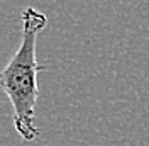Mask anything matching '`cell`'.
Here are the masks:
<instances>
[{
    "label": "cell",
    "mask_w": 149,
    "mask_h": 146,
    "mask_svg": "<svg viewBox=\"0 0 149 146\" xmlns=\"http://www.w3.org/2000/svg\"><path fill=\"white\" fill-rule=\"evenodd\" d=\"M47 19L34 7L22 12V43L9 65L0 70V88L7 93L14 109V128L24 141H34L41 131L34 124L39 85L37 75L46 66L37 63V36L46 27Z\"/></svg>",
    "instance_id": "1"
}]
</instances>
